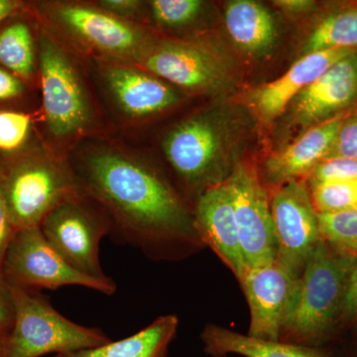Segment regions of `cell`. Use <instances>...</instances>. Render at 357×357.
Here are the masks:
<instances>
[{"label": "cell", "instance_id": "obj_1", "mask_svg": "<svg viewBox=\"0 0 357 357\" xmlns=\"http://www.w3.org/2000/svg\"><path fill=\"white\" fill-rule=\"evenodd\" d=\"M84 192L100 204L121 243L149 256L185 252L203 245L194 217L165 178L133 157L96 150L77 175Z\"/></svg>", "mask_w": 357, "mask_h": 357}, {"label": "cell", "instance_id": "obj_2", "mask_svg": "<svg viewBox=\"0 0 357 357\" xmlns=\"http://www.w3.org/2000/svg\"><path fill=\"white\" fill-rule=\"evenodd\" d=\"M357 258L321 238L312 251L289 303L281 342L328 347L347 321V297Z\"/></svg>", "mask_w": 357, "mask_h": 357}, {"label": "cell", "instance_id": "obj_3", "mask_svg": "<svg viewBox=\"0 0 357 357\" xmlns=\"http://www.w3.org/2000/svg\"><path fill=\"white\" fill-rule=\"evenodd\" d=\"M10 288L14 323L6 357H42L95 349L110 338L100 328H89L60 314L44 296Z\"/></svg>", "mask_w": 357, "mask_h": 357}, {"label": "cell", "instance_id": "obj_4", "mask_svg": "<svg viewBox=\"0 0 357 357\" xmlns=\"http://www.w3.org/2000/svg\"><path fill=\"white\" fill-rule=\"evenodd\" d=\"M1 276L9 287L37 292L79 286L110 296L116 292L112 278L100 280L75 269L49 243L40 227L17 230L9 243Z\"/></svg>", "mask_w": 357, "mask_h": 357}, {"label": "cell", "instance_id": "obj_5", "mask_svg": "<svg viewBox=\"0 0 357 357\" xmlns=\"http://www.w3.org/2000/svg\"><path fill=\"white\" fill-rule=\"evenodd\" d=\"M1 189L16 230L41 227L56 206L84 192L74 173L49 159L21 162L0 171Z\"/></svg>", "mask_w": 357, "mask_h": 357}, {"label": "cell", "instance_id": "obj_6", "mask_svg": "<svg viewBox=\"0 0 357 357\" xmlns=\"http://www.w3.org/2000/svg\"><path fill=\"white\" fill-rule=\"evenodd\" d=\"M42 234L75 269L105 280L100 262V244L112 234V222L98 202L83 192L66 199L45 218Z\"/></svg>", "mask_w": 357, "mask_h": 357}, {"label": "cell", "instance_id": "obj_7", "mask_svg": "<svg viewBox=\"0 0 357 357\" xmlns=\"http://www.w3.org/2000/svg\"><path fill=\"white\" fill-rule=\"evenodd\" d=\"M39 56L47 126L55 137L76 135L89 128L93 116L83 82L62 47L44 33Z\"/></svg>", "mask_w": 357, "mask_h": 357}, {"label": "cell", "instance_id": "obj_8", "mask_svg": "<svg viewBox=\"0 0 357 357\" xmlns=\"http://www.w3.org/2000/svg\"><path fill=\"white\" fill-rule=\"evenodd\" d=\"M276 236V260L299 278L312 251L321 241L318 211L304 178L277 185L270 198Z\"/></svg>", "mask_w": 357, "mask_h": 357}, {"label": "cell", "instance_id": "obj_9", "mask_svg": "<svg viewBox=\"0 0 357 357\" xmlns=\"http://www.w3.org/2000/svg\"><path fill=\"white\" fill-rule=\"evenodd\" d=\"M225 182L231 196L246 267L273 261L277 243L270 197L257 174L248 166L239 165Z\"/></svg>", "mask_w": 357, "mask_h": 357}, {"label": "cell", "instance_id": "obj_10", "mask_svg": "<svg viewBox=\"0 0 357 357\" xmlns=\"http://www.w3.org/2000/svg\"><path fill=\"white\" fill-rule=\"evenodd\" d=\"M138 60L154 76L190 91H215L229 81L222 58L199 44L165 42L148 47Z\"/></svg>", "mask_w": 357, "mask_h": 357}, {"label": "cell", "instance_id": "obj_11", "mask_svg": "<svg viewBox=\"0 0 357 357\" xmlns=\"http://www.w3.org/2000/svg\"><path fill=\"white\" fill-rule=\"evenodd\" d=\"M53 16L77 39L112 57L138 60L149 47L139 27L102 9L61 4L54 8Z\"/></svg>", "mask_w": 357, "mask_h": 357}, {"label": "cell", "instance_id": "obj_12", "mask_svg": "<svg viewBox=\"0 0 357 357\" xmlns=\"http://www.w3.org/2000/svg\"><path fill=\"white\" fill-rule=\"evenodd\" d=\"M298 278L277 261L246 267L239 279L250 309L249 337L279 340Z\"/></svg>", "mask_w": 357, "mask_h": 357}, {"label": "cell", "instance_id": "obj_13", "mask_svg": "<svg viewBox=\"0 0 357 357\" xmlns=\"http://www.w3.org/2000/svg\"><path fill=\"white\" fill-rule=\"evenodd\" d=\"M222 147V133L215 121L196 116L178 124L167 135L164 150L169 163L191 187L208 184Z\"/></svg>", "mask_w": 357, "mask_h": 357}, {"label": "cell", "instance_id": "obj_14", "mask_svg": "<svg viewBox=\"0 0 357 357\" xmlns=\"http://www.w3.org/2000/svg\"><path fill=\"white\" fill-rule=\"evenodd\" d=\"M192 217L202 243L210 246L239 280L246 265L225 181L206 188L199 195Z\"/></svg>", "mask_w": 357, "mask_h": 357}, {"label": "cell", "instance_id": "obj_15", "mask_svg": "<svg viewBox=\"0 0 357 357\" xmlns=\"http://www.w3.org/2000/svg\"><path fill=\"white\" fill-rule=\"evenodd\" d=\"M357 54L333 65L293 100L294 115L302 128H312L335 116L356 100Z\"/></svg>", "mask_w": 357, "mask_h": 357}, {"label": "cell", "instance_id": "obj_16", "mask_svg": "<svg viewBox=\"0 0 357 357\" xmlns=\"http://www.w3.org/2000/svg\"><path fill=\"white\" fill-rule=\"evenodd\" d=\"M105 79L117 107L132 119L160 114L180 102V95L166 82L133 66L110 65Z\"/></svg>", "mask_w": 357, "mask_h": 357}, {"label": "cell", "instance_id": "obj_17", "mask_svg": "<svg viewBox=\"0 0 357 357\" xmlns=\"http://www.w3.org/2000/svg\"><path fill=\"white\" fill-rule=\"evenodd\" d=\"M356 52L333 48L306 54L283 75L258 89L252 96L256 112L265 121H273L301 91L314 83L333 65Z\"/></svg>", "mask_w": 357, "mask_h": 357}, {"label": "cell", "instance_id": "obj_18", "mask_svg": "<svg viewBox=\"0 0 357 357\" xmlns=\"http://www.w3.org/2000/svg\"><path fill=\"white\" fill-rule=\"evenodd\" d=\"M345 117L335 115L306 131L299 139L270 157L266 162L268 178L277 185L287 181L309 177L326 158Z\"/></svg>", "mask_w": 357, "mask_h": 357}, {"label": "cell", "instance_id": "obj_19", "mask_svg": "<svg viewBox=\"0 0 357 357\" xmlns=\"http://www.w3.org/2000/svg\"><path fill=\"white\" fill-rule=\"evenodd\" d=\"M204 351L208 356L225 357H335L328 347H312L281 340H265L244 335L215 325H208L201 335Z\"/></svg>", "mask_w": 357, "mask_h": 357}, {"label": "cell", "instance_id": "obj_20", "mask_svg": "<svg viewBox=\"0 0 357 357\" xmlns=\"http://www.w3.org/2000/svg\"><path fill=\"white\" fill-rule=\"evenodd\" d=\"M178 318L166 314L123 340L95 349L57 354L53 357H168L169 347L177 333Z\"/></svg>", "mask_w": 357, "mask_h": 357}, {"label": "cell", "instance_id": "obj_21", "mask_svg": "<svg viewBox=\"0 0 357 357\" xmlns=\"http://www.w3.org/2000/svg\"><path fill=\"white\" fill-rule=\"evenodd\" d=\"M225 25L234 43L251 55H262L272 48L276 38L273 18L261 4L236 0L225 8Z\"/></svg>", "mask_w": 357, "mask_h": 357}, {"label": "cell", "instance_id": "obj_22", "mask_svg": "<svg viewBox=\"0 0 357 357\" xmlns=\"http://www.w3.org/2000/svg\"><path fill=\"white\" fill-rule=\"evenodd\" d=\"M357 47V8L333 14L325 18L310 35L304 52L314 53L328 49Z\"/></svg>", "mask_w": 357, "mask_h": 357}, {"label": "cell", "instance_id": "obj_23", "mask_svg": "<svg viewBox=\"0 0 357 357\" xmlns=\"http://www.w3.org/2000/svg\"><path fill=\"white\" fill-rule=\"evenodd\" d=\"M0 64L16 77L28 79L35 68L34 41L29 27L14 23L0 31Z\"/></svg>", "mask_w": 357, "mask_h": 357}, {"label": "cell", "instance_id": "obj_24", "mask_svg": "<svg viewBox=\"0 0 357 357\" xmlns=\"http://www.w3.org/2000/svg\"><path fill=\"white\" fill-rule=\"evenodd\" d=\"M321 238L340 252L357 258V211L318 213Z\"/></svg>", "mask_w": 357, "mask_h": 357}, {"label": "cell", "instance_id": "obj_25", "mask_svg": "<svg viewBox=\"0 0 357 357\" xmlns=\"http://www.w3.org/2000/svg\"><path fill=\"white\" fill-rule=\"evenodd\" d=\"M318 213L357 211V177L342 182L310 187Z\"/></svg>", "mask_w": 357, "mask_h": 357}, {"label": "cell", "instance_id": "obj_26", "mask_svg": "<svg viewBox=\"0 0 357 357\" xmlns=\"http://www.w3.org/2000/svg\"><path fill=\"white\" fill-rule=\"evenodd\" d=\"M199 0H154L150 2L152 15L159 24L166 27H182L190 24L203 8Z\"/></svg>", "mask_w": 357, "mask_h": 357}, {"label": "cell", "instance_id": "obj_27", "mask_svg": "<svg viewBox=\"0 0 357 357\" xmlns=\"http://www.w3.org/2000/svg\"><path fill=\"white\" fill-rule=\"evenodd\" d=\"M357 177L356 160L333 157L323 160L310 174L307 185L330 184Z\"/></svg>", "mask_w": 357, "mask_h": 357}, {"label": "cell", "instance_id": "obj_28", "mask_svg": "<svg viewBox=\"0 0 357 357\" xmlns=\"http://www.w3.org/2000/svg\"><path fill=\"white\" fill-rule=\"evenodd\" d=\"M30 115L16 112H0V150L11 151L24 143L29 133Z\"/></svg>", "mask_w": 357, "mask_h": 357}, {"label": "cell", "instance_id": "obj_29", "mask_svg": "<svg viewBox=\"0 0 357 357\" xmlns=\"http://www.w3.org/2000/svg\"><path fill=\"white\" fill-rule=\"evenodd\" d=\"M333 157L357 161V116L345 117L342 121L325 159Z\"/></svg>", "mask_w": 357, "mask_h": 357}, {"label": "cell", "instance_id": "obj_30", "mask_svg": "<svg viewBox=\"0 0 357 357\" xmlns=\"http://www.w3.org/2000/svg\"><path fill=\"white\" fill-rule=\"evenodd\" d=\"M16 230L14 227L8 208H7L3 192L1 189V178H0V277L1 276L2 263L6 256L9 243L15 236Z\"/></svg>", "mask_w": 357, "mask_h": 357}, {"label": "cell", "instance_id": "obj_31", "mask_svg": "<svg viewBox=\"0 0 357 357\" xmlns=\"http://www.w3.org/2000/svg\"><path fill=\"white\" fill-rule=\"evenodd\" d=\"M14 323V305L10 288L0 277V335H9Z\"/></svg>", "mask_w": 357, "mask_h": 357}, {"label": "cell", "instance_id": "obj_32", "mask_svg": "<svg viewBox=\"0 0 357 357\" xmlns=\"http://www.w3.org/2000/svg\"><path fill=\"white\" fill-rule=\"evenodd\" d=\"M98 3L102 10L126 20L135 15L142 6V2L137 0H102Z\"/></svg>", "mask_w": 357, "mask_h": 357}, {"label": "cell", "instance_id": "obj_33", "mask_svg": "<svg viewBox=\"0 0 357 357\" xmlns=\"http://www.w3.org/2000/svg\"><path fill=\"white\" fill-rule=\"evenodd\" d=\"M22 82L13 73L0 68V100L17 98L23 93Z\"/></svg>", "mask_w": 357, "mask_h": 357}, {"label": "cell", "instance_id": "obj_34", "mask_svg": "<svg viewBox=\"0 0 357 357\" xmlns=\"http://www.w3.org/2000/svg\"><path fill=\"white\" fill-rule=\"evenodd\" d=\"M347 321L357 332V262L352 272L351 285H349V297H347Z\"/></svg>", "mask_w": 357, "mask_h": 357}, {"label": "cell", "instance_id": "obj_35", "mask_svg": "<svg viewBox=\"0 0 357 357\" xmlns=\"http://www.w3.org/2000/svg\"><path fill=\"white\" fill-rule=\"evenodd\" d=\"M275 4L285 13L300 14L306 13L314 6V1L310 0H278Z\"/></svg>", "mask_w": 357, "mask_h": 357}, {"label": "cell", "instance_id": "obj_36", "mask_svg": "<svg viewBox=\"0 0 357 357\" xmlns=\"http://www.w3.org/2000/svg\"><path fill=\"white\" fill-rule=\"evenodd\" d=\"M17 2L10 1V0H0V21L10 15L17 8Z\"/></svg>", "mask_w": 357, "mask_h": 357}, {"label": "cell", "instance_id": "obj_37", "mask_svg": "<svg viewBox=\"0 0 357 357\" xmlns=\"http://www.w3.org/2000/svg\"><path fill=\"white\" fill-rule=\"evenodd\" d=\"M8 335H0V357H6Z\"/></svg>", "mask_w": 357, "mask_h": 357}, {"label": "cell", "instance_id": "obj_38", "mask_svg": "<svg viewBox=\"0 0 357 357\" xmlns=\"http://www.w3.org/2000/svg\"><path fill=\"white\" fill-rule=\"evenodd\" d=\"M356 351L352 352V354H349V356H347V357H357V347H356Z\"/></svg>", "mask_w": 357, "mask_h": 357}]
</instances>
